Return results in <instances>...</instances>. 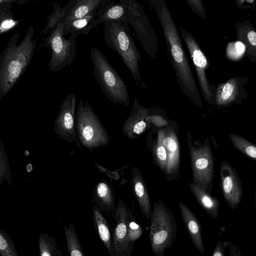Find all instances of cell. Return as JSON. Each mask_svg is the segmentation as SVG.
I'll use <instances>...</instances> for the list:
<instances>
[{"mask_svg":"<svg viewBox=\"0 0 256 256\" xmlns=\"http://www.w3.org/2000/svg\"><path fill=\"white\" fill-rule=\"evenodd\" d=\"M244 1H246L248 3H252L254 0H238V4H242Z\"/></svg>","mask_w":256,"mask_h":256,"instance_id":"38","label":"cell"},{"mask_svg":"<svg viewBox=\"0 0 256 256\" xmlns=\"http://www.w3.org/2000/svg\"><path fill=\"white\" fill-rule=\"evenodd\" d=\"M96 12H92L79 18L72 20L64 24V35L71 32H76L78 34L86 35L92 30L90 26V22L96 18Z\"/></svg>","mask_w":256,"mask_h":256,"instance_id":"23","label":"cell"},{"mask_svg":"<svg viewBox=\"0 0 256 256\" xmlns=\"http://www.w3.org/2000/svg\"><path fill=\"white\" fill-rule=\"evenodd\" d=\"M163 144L167 155V162L164 175L168 181L180 178V148L177 136L172 130L164 131Z\"/></svg>","mask_w":256,"mask_h":256,"instance_id":"15","label":"cell"},{"mask_svg":"<svg viewBox=\"0 0 256 256\" xmlns=\"http://www.w3.org/2000/svg\"><path fill=\"white\" fill-rule=\"evenodd\" d=\"M92 215L94 226L101 241L108 249L110 254L114 256L112 237L108 223L96 205L93 206Z\"/></svg>","mask_w":256,"mask_h":256,"instance_id":"21","label":"cell"},{"mask_svg":"<svg viewBox=\"0 0 256 256\" xmlns=\"http://www.w3.org/2000/svg\"><path fill=\"white\" fill-rule=\"evenodd\" d=\"M64 24L59 22L50 32L45 40L44 45L52 50L51 59L48 65L49 70L58 72L66 66H70L74 60L76 54V39L78 34L71 32L68 39L63 34Z\"/></svg>","mask_w":256,"mask_h":256,"instance_id":"7","label":"cell"},{"mask_svg":"<svg viewBox=\"0 0 256 256\" xmlns=\"http://www.w3.org/2000/svg\"><path fill=\"white\" fill-rule=\"evenodd\" d=\"M229 138L232 144L236 149L246 156L256 160V146L254 144L236 134H230Z\"/></svg>","mask_w":256,"mask_h":256,"instance_id":"28","label":"cell"},{"mask_svg":"<svg viewBox=\"0 0 256 256\" xmlns=\"http://www.w3.org/2000/svg\"><path fill=\"white\" fill-rule=\"evenodd\" d=\"M228 242L227 244L224 246V244H222V241L218 240L216 245L213 250L212 254V256H224L225 255L224 253V248L228 246Z\"/></svg>","mask_w":256,"mask_h":256,"instance_id":"35","label":"cell"},{"mask_svg":"<svg viewBox=\"0 0 256 256\" xmlns=\"http://www.w3.org/2000/svg\"><path fill=\"white\" fill-rule=\"evenodd\" d=\"M158 16L180 81L194 92L197 90L196 86L173 18L167 10L161 11Z\"/></svg>","mask_w":256,"mask_h":256,"instance_id":"5","label":"cell"},{"mask_svg":"<svg viewBox=\"0 0 256 256\" xmlns=\"http://www.w3.org/2000/svg\"><path fill=\"white\" fill-rule=\"evenodd\" d=\"M40 255L41 256H55L60 255L57 250V244L54 238L46 233H41L38 238Z\"/></svg>","mask_w":256,"mask_h":256,"instance_id":"30","label":"cell"},{"mask_svg":"<svg viewBox=\"0 0 256 256\" xmlns=\"http://www.w3.org/2000/svg\"><path fill=\"white\" fill-rule=\"evenodd\" d=\"M128 24L126 20L104 23V41L110 48L120 56L134 80L139 81L140 76L138 64L142 58L130 34Z\"/></svg>","mask_w":256,"mask_h":256,"instance_id":"3","label":"cell"},{"mask_svg":"<svg viewBox=\"0 0 256 256\" xmlns=\"http://www.w3.org/2000/svg\"><path fill=\"white\" fill-rule=\"evenodd\" d=\"M76 103L75 94L70 93L66 97L61 104L54 122V132L63 140L70 143H74L82 149L76 132Z\"/></svg>","mask_w":256,"mask_h":256,"instance_id":"10","label":"cell"},{"mask_svg":"<svg viewBox=\"0 0 256 256\" xmlns=\"http://www.w3.org/2000/svg\"><path fill=\"white\" fill-rule=\"evenodd\" d=\"M192 10L198 16L206 18V11L202 0H187Z\"/></svg>","mask_w":256,"mask_h":256,"instance_id":"34","label":"cell"},{"mask_svg":"<svg viewBox=\"0 0 256 256\" xmlns=\"http://www.w3.org/2000/svg\"><path fill=\"white\" fill-rule=\"evenodd\" d=\"M108 0H69L60 8V22L82 18L89 14L96 12Z\"/></svg>","mask_w":256,"mask_h":256,"instance_id":"16","label":"cell"},{"mask_svg":"<svg viewBox=\"0 0 256 256\" xmlns=\"http://www.w3.org/2000/svg\"><path fill=\"white\" fill-rule=\"evenodd\" d=\"M0 254L18 256L16 246L10 236L0 228Z\"/></svg>","mask_w":256,"mask_h":256,"instance_id":"32","label":"cell"},{"mask_svg":"<svg viewBox=\"0 0 256 256\" xmlns=\"http://www.w3.org/2000/svg\"><path fill=\"white\" fill-rule=\"evenodd\" d=\"M178 206L182 220L194 246L201 254H204L202 226L198 220L184 203L180 202Z\"/></svg>","mask_w":256,"mask_h":256,"instance_id":"19","label":"cell"},{"mask_svg":"<svg viewBox=\"0 0 256 256\" xmlns=\"http://www.w3.org/2000/svg\"><path fill=\"white\" fill-rule=\"evenodd\" d=\"M142 228L134 220L131 214L128 222V236L130 242L134 244V242L142 236Z\"/></svg>","mask_w":256,"mask_h":256,"instance_id":"33","label":"cell"},{"mask_svg":"<svg viewBox=\"0 0 256 256\" xmlns=\"http://www.w3.org/2000/svg\"><path fill=\"white\" fill-rule=\"evenodd\" d=\"M149 110L140 106L134 98L130 115L122 128L124 136L129 140L138 138L149 127Z\"/></svg>","mask_w":256,"mask_h":256,"instance_id":"14","label":"cell"},{"mask_svg":"<svg viewBox=\"0 0 256 256\" xmlns=\"http://www.w3.org/2000/svg\"><path fill=\"white\" fill-rule=\"evenodd\" d=\"M34 29L30 26L22 40L20 34H13L0 54V100L13 88L30 64L36 45Z\"/></svg>","mask_w":256,"mask_h":256,"instance_id":"1","label":"cell"},{"mask_svg":"<svg viewBox=\"0 0 256 256\" xmlns=\"http://www.w3.org/2000/svg\"><path fill=\"white\" fill-rule=\"evenodd\" d=\"M150 238L155 256H164L176 236V223L173 214L161 200L155 202L150 218Z\"/></svg>","mask_w":256,"mask_h":256,"instance_id":"6","label":"cell"},{"mask_svg":"<svg viewBox=\"0 0 256 256\" xmlns=\"http://www.w3.org/2000/svg\"><path fill=\"white\" fill-rule=\"evenodd\" d=\"M238 91L236 79L232 78L220 84L217 88L216 102L218 106L226 105L234 100Z\"/></svg>","mask_w":256,"mask_h":256,"instance_id":"22","label":"cell"},{"mask_svg":"<svg viewBox=\"0 0 256 256\" xmlns=\"http://www.w3.org/2000/svg\"><path fill=\"white\" fill-rule=\"evenodd\" d=\"M164 132V130H158L156 140L150 147L155 164L164 174L166 166L167 155L162 142Z\"/></svg>","mask_w":256,"mask_h":256,"instance_id":"24","label":"cell"},{"mask_svg":"<svg viewBox=\"0 0 256 256\" xmlns=\"http://www.w3.org/2000/svg\"><path fill=\"white\" fill-rule=\"evenodd\" d=\"M75 126L80 144L90 150L110 142L107 131L86 100L80 99L78 102Z\"/></svg>","mask_w":256,"mask_h":256,"instance_id":"4","label":"cell"},{"mask_svg":"<svg viewBox=\"0 0 256 256\" xmlns=\"http://www.w3.org/2000/svg\"><path fill=\"white\" fill-rule=\"evenodd\" d=\"M12 3L0 4V36L4 34L16 27L20 21L14 18L11 10Z\"/></svg>","mask_w":256,"mask_h":256,"instance_id":"27","label":"cell"},{"mask_svg":"<svg viewBox=\"0 0 256 256\" xmlns=\"http://www.w3.org/2000/svg\"><path fill=\"white\" fill-rule=\"evenodd\" d=\"M131 214L127 204L119 200L115 209V225L112 236L115 256H130L132 251L134 244L128 236V222Z\"/></svg>","mask_w":256,"mask_h":256,"instance_id":"11","label":"cell"},{"mask_svg":"<svg viewBox=\"0 0 256 256\" xmlns=\"http://www.w3.org/2000/svg\"><path fill=\"white\" fill-rule=\"evenodd\" d=\"M220 186L227 206L232 210L238 208L242 198L241 180L235 168L226 161L220 166Z\"/></svg>","mask_w":256,"mask_h":256,"instance_id":"12","label":"cell"},{"mask_svg":"<svg viewBox=\"0 0 256 256\" xmlns=\"http://www.w3.org/2000/svg\"><path fill=\"white\" fill-rule=\"evenodd\" d=\"M120 0L126 8V21L132 26L146 53L154 57L156 49V39L142 8L136 0Z\"/></svg>","mask_w":256,"mask_h":256,"instance_id":"9","label":"cell"},{"mask_svg":"<svg viewBox=\"0 0 256 256\" xmlns=\"http://www.w3.org/2000/svg\"><path fill=\"white\" fill-rule=\"evenodd\" d=\"M132 182L134 192L142 214L150 219L152 209L148 187L141 172L136 166L132 168Z\"/></svg>","mask_w":256,"mask_h":256,"instance_id":"18","label":"cell"},{"mask_svg":"<svg viewBox=\"0 0 256 256\" xmlns=\"http://www.w3.org/2000/svg\"><path fill=\"white\" fill-rule=\"evenodd\" d=\"M188 146L193 182L212 194L214 162L210 147L208 143Z\"/></svg>","mask_w":256,"mask_h":256,"instance_id":"8","label":"cell"},{"mask_svg":"<svg viewBox=\"0 0 256 256\" xmlns=\"http://www.w3.org/2000/svg\"><path fill=\"white\" fill-rule=\"evenodd\" d=\"M67 248L69 254L72 256H84L75 228L72 223L69 226L64 227Z\"/></svg>","mask_w":256,"mask_h":256,"instance_id":"29","label":"cell"},{"mask_svg":"<svg viewBox=\"0 0 256 256\" xmlns=\"http://www.w3.org/2000/svg\"><path fill=\"white\" fill-rule=\"evenodd\" d=\"M94 76L106 98L116 106L130 104L126 85L108 62L103 52L96 47L90 50Z\"/></svg>","mask_w":256,"mask_h":256,"instance_id":"2","label":"cell"},{"mask_svg":"<svg viewBox=\"0 0 256 256\" xmlns=\"http://www.w3.org/2000/svg\"><path fill=\"white\" fill-rule=\"evenodd\" d=\"M180 30L192 57L203 94L207 100H210L212 94L206 76L205 72L208 66L206 58L192 34L182 28Z\"/></svg>","mask_w":256,"mask_h":256,"instance_id":"13","label":"cell"},{"mask_svg":"<svg viewBox=\"0 0 256 256\" xmlns=\"http://www.w3.org/2000/svg\"><path fill=\"white\" fill-rule=\"evenodd\" d=\"M39 0H16L15 2L18 4H26Z\"/></svg>","mask_w":256,"mask_h":256,"instance_id":"36","label":"cell"},{"mask_svg":"<svg viewBox=\"0 0 256 256\" xmlns=\"http://www.w3.org/2000/svg\"><path fill=\"white\" fill-rule=\"evenodd\" d=\"M16 0H0V4H5V3H14L15 2Z\"/></svg>","mask_w":256,"mask_h":256,"instance_id":"37","label":"cell"},{"mask_svg":"<svg viewBox=\"0 0 256 256\" xmlns=\"http://www.w3.org/2000/svg\"><path fill=\"white\" fill-rule=\"evenodd\" d=\"M189 188L199 204L214 220L218 215L219 200L194 182H188Z\"/></svg>","mask_w":256,"mask_h":256,"instance_id":"20","label":"cell"},{"mask_svg":"<svg viewBox=\"0 0 256 256\" xmlns=\"http://www.w3.org/2000/svg\"><path fill=\"white\" fill-rule=\"evenodd\" d=\"M126 8L120 0L118 3L107 2L97 10L96 16L90 23L91 29L101 23L108 22L126 20Z\"/></svg>","mask_w":256,"mask_h":256,"instance_id":"17","label":"cell"},{"mask_svg":"<svg viewBox=\"0 0 256 256\" xmlns=\"http://www.w3.org/2000/svg\"><path fill=\"white\" fill-rule=\"evenodd\" d=\"M4 180L10 186H12L8 158L5 148L0 138V186Z\"/></svg>","mask_w":256,"mask_h":256,"instance_id":"31","label":"cell"},{"mask_svg":"<svg viewBox=\"0 0 256 256\" xmlns=\"http://www.w3.org/2000/svg\"><path fill=\"white\" fill-rule=\"evenodd\" d=\"M96 198L98 204L108 210L114 208V198L110 185L106 181H101L94 190Z\"/></svg>","mask_w":256,"mask_h":256,"instance_id":"25","label":"cell"},{"mask_svg":"<svg viewBox=\"0 0 256 256\" xmlns=\"http://www.w3.org/2000/svg\"><path fill=\"white\" fill-rule=\"evenodd\" d=\"M238 38L244 43L248 53L254 56L256 51V32L250 24H240L236 28Z\"/></svg>","mask_w":256,"mask_h":256,"instance_id":"26","label":"cell"}]
</instances>
